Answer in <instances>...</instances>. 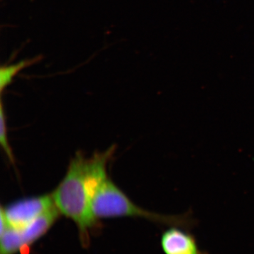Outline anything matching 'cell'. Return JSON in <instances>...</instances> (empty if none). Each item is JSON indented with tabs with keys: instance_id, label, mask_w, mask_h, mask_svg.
Wrapping results in <instances>:
<instances>
[{
	"instance_id": "3",
	"label": "cell",
	"mask_w": 254,
	"mask_h": 254,
	"mask_svg": "<svg viewBox=\"0 0 254 254\" xmlns=\"http://www.w3.org/2000/svg\"><path fill=\"white\" fill-rule=\"evenodd\" d=\"M60 215L55 206L23 228L14 229L1 225L0 254H16L31 247L49 231Z\"/></svg>"
},
{
	"instance_id": "6",
	"label": "cell",
	"mask_w": 254,
	"mask_h": 254,
	"mask_svg": "<svg viewBox=\"0 0 254 254\" xmlns=\"http://www.w3.org/2000/svg\"><path fill=\"white\" fill-rule=\"evenodd\" d=\"M41 60L40 57L33 58V59L25 60L19 62L15 64L9 65V66H1L0 70V91L2 93L4 88L9 86L12 81L13 78L18 72L23 68L32 66L35 63H38Z\"/></svg>"
},
{
	"instance_id": "5",
	"label": "cell",
	"mask_w": 254,
	"mask_h": 254,
	"mask_svg": "<svg viewBox=\"0 0 254 254\" xmlns=\"http://www.w3.org/2000/svg\"><path fill=\"white\" fill-rule=\"evenodd\" d=\"M185 229L170 227L160 239V245L165 254H208L198 247L195 237Z\"/></svg>"
},
{
	"instance_id": "7",
	"label": "cell",
	"mask_w": 254,
	"mask_h": 254,
	"mask_svg": "<svg viewBox=\"0 0 254 254\" xmlns=\"http://www.w3.org/2000/svg\"><path fill=\"white\" fill-rule=\"evenodd\" d=\"M0 143L1 148L4 150L6 156L9 159L10 161L14 162L12 150L11 149L8 140L7 128H6V115H5L3 104H1V110H0Z\"/></svg>"
},
{
	"instance_id": "1",
	"label": "cell",
	"mask_w": 254,
	"mask_h": 254,
	"mask_svg": "<svg viewBox=\"0 0 254 254\" xmlns=\"http://www.w3.org/2000/svg\"><path fill=\"white\" fill-rule=\"evenodd\" d=\"M114 147L88 158L87 184L92 209L97 218H141L160 225L190 230L197 225L191 211L182 215H166L138 206L108 177L107 166L114 153Z\"/></svg>"
},
{
	"instance_id": "4",
	"label": "cell",
	"mask_w": 254,
	"mask_h": 254,
	"mask_svg": "<svg viewBox=\"0 0 254 254\" xmlns=\"http://www.w3.org/2000/svg\"><path fill=\"white\" fill-rule=\"evenodd\" d=\"M55 206L51 193L18 200L1 207V225L23 228Z\"/></svg>"
},
{
	"instance_id": "2",
	"label": "cell",
	"mask_w": 254,
	"mask_h": 254,
	"mask_svg": "<svg viewBox=\"0 0 254 254\" xmlns=\"http://www.w3.org/2000/svg\"><path fill=\"white\" fill-rule=\"evenodd\" d=\"M86 158L76 153L68 164L67 171L51 193L55 205L61 215L74 222L81 245L88 247L91 235L101 227L92 209L91 195L87 184Z\"/></svg>"
}]
</instances>
